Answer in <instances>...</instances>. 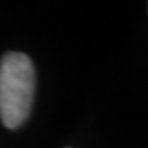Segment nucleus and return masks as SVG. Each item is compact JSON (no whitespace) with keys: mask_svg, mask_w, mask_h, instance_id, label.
Returning a JSON list of instances; mask_svg holds the SVG:
<instances>
[{"mask_svg":"<svg viewBox=\"0 0 148 148\" xmlns=\"http://www.w3.org/2000/svg\"><path fill=\"white\" fill-rule=\"evenodd\" d=\"M35 94V68L23 53H7L0 59V120L16 128L28 119Z\"/></svg>","mask_w":148,"mask_h":148,"instance_id":"nucleus-1","label":"nucleus"}]
</instances>
